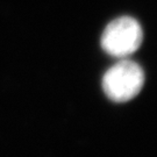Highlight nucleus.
<instances>
[{"instance_id": "f257e3e1", "label": "nucleus", "mask_w": 157, "mask_h": 157, "mask_svg": "<svg viewBox=\"0 0 157 157\" xmlns=\"http://www.w3.org/2000/svg\"><path fill=\"white\" fill-rule=\"evenodd\" d=\"M144 85L143 69L127 58L115 63L102 77L105 94L115 102H126L135 98Z\"/></svg>"}, {"instance_id": "f03ea898", "label": "nucleus", "mask_w": 157, "mask_h": 157, "mask_svg": "<svg viewBox=\"0 0 157 157\" xmlns=\"http://www.w3.org/2000/svg\"><path fill=\"white\" fill-rule=\"evenodd\" d=\"M143 41V30L137 20L121 17L106 26L101 35V48L113 57L126 58L137 50Z\"/></svg>"}]
</instances>
